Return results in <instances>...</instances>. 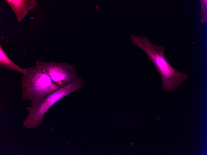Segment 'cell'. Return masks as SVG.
<instances>
[{
	"label": "cell",
	"mask_w": 207,
	"mask_h": 155,
	"mask_svg": "<svg viewBox=\"0 0 207 155\" xmlns=\"http://www.w3.org/2000/svg\"><path fill=\"white\" fill-rule=\"evenodd\" d=\"M131 41L142 50L147 54L148 60L155 66L162 81V87L166 92L174 91L189 75L174 69L166 59L164 51L166 46H156L150 41L146 37L131 34Z\"/></svg>",
	"instance_id": "cell-1"
},
{
	"label": "cell",
	"mask_w": 207,
	"mask_h": 155,
	"mask_svg": "<svg viewBox=\"0 0 207 155\" xmlns=\"http://www.w3.org/2000/svg\"><path fill=\"white\" fill-rule=\"evenodd\" d=\"M84 86V82L79 77L77 80L56 89L36 104L27 107L28 114L23 121L22 126L30 129L41 126L45 114L51 107L65 96Z\"/></svg>",
	"instance_id": "cell-2"
},
{
	"label": "cell",
	"mask_w": 207,
	"mask_h": 155,
	"mask_svg": "<svg viewBox=\"0 0 207 155\" xmlns=\"http://www.w3.org/2000/svg\"><path fill=\"white\" fill-rule=\"evenodd\" d=\"M21 85V98L31 101L33 105L38 103L46 96L60 88L55 85L50 77L37 66L25 68Z\"/></svg>",
	"instance_id": "cell-3"
},
{
	"label": "cell",
	"mask_w": 207,
	"mask_h": 155,
	"mask_svg": "<svg viewBox=\"0 0 207 155\" xmlns=\"http://www.w3.org/2000/svg\"><path fill=\"white\" fill-rule=\"evenodd\" d=\"M36 66L47 74L53 83L61 87L77 80L79 77L76 67L65 62L38 60Z\"/></svg>",
	"instance_id": "cell-4"
},
{
	"label": "cell",
	"mask_w": 207,
	"mask_h": 155,
	"mask_svg": "<svg viewBox=\"0 0 207 155\" xmlns=\"http://www.w3.org/2000/svg\"><path fill=\"white\" fill-rule=\"evenodd\" d=\"M13 9L18 21L21 22L30 10H34L38 3L35 0H6Z\"/></svg>",
	"instance_id": "cell-5"
},
{
	"label": "cell",
	"mask_w": 207,
	"mask_h": 155,
	"mask_svg": "<svg viewBox=\"0 0 207 155\" xmlns=\"http://www.w3.org/2000/svg\"><path fill=\"white\" fill-rule=\"evenodd\" d=\"M0 66L3 68L19 72L22 75L25 73V68L23 69L12 61L6 54L0 45Z\"/></svg>",
	"instance_id": "cell-6"
},
{
	"label": "cell",
	"mask_w": 207,
	"mask_h": 155,
	"mask_svg": "<svg viewBox=\"0 0 207 155\" xmlns=\"http://www.w3.org/2000/svg\"><path fill=\"white\" fill-rule=\"evenodd\" d=\"M201 7V11L200 13V22L204 24L207 22V0H201L200 1Z\"/></svg>",
	"instance_id": "cell-7"
}]
</instances>
